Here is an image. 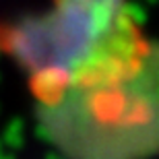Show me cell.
Here are the masks:
<instances>
[{
	"label": "cell",
	"instance_id": "cell-1",
	"mask_svg": "<svg viewBox=\"0 0 159 159\" xmlns=\"http://www.w3.org/2000/svg\"><path fill=\"white\" fill-rule=\"evenodd\" d=\"M153 46L128 0H52L48 11L0 29V48L29 75L39 103L132 70Z\"/></svg>",
	"mask_w": 159,
	"mask_h": 159
},
{
	"label": "cell",
	"instance_id": "cell-2",
	"mask_svg": "<svg viewBox=\"0 0 159 159\" xmlns=\"http://www.w3.org/2000/svg\"><path fill=\"white\" fill-rule=\"evenodd\" d=\"M48 139L66 159H147L159 153V43L132 70L39 103Z\"/></svg>",
	"mask_w": 159,
	"mask_h": 159
}]
</instances>
